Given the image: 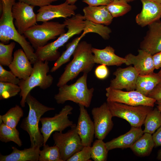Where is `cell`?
Here are the masks:
<instances>
[{
	"label": "cell",
	"instance_id": "6da1fadb",
	"mask_svg": "<svg viewBox=\"0 0 161 161\" xmlns=\"http://www.w3.org/2000/svg\"><path fill=\"white\" fill-rule=\"evenodd\" d=\"M2 14L0 18V40L4 44L10 40L18 43L22 47L32 64L38 60L33 48L24 35L18 32L13 22L12 7L16 0H0Z\"/></svg>",
	"mask_w": 161,
	"mask_h": 161
},
{
	"label": "cell",
	"instance_id": "7a4b0ae2",
	"mask_svg": "<svg viewBox=\"0 0 161 161\" xmlns=\"http://www.w3.org/2000/svg\"><path fill=\"white\" fill-rule=\"evenodd\" d=\"M85 20L84 16L80 13L65 18L63 23L67 29V31L60 35L53 42L36 49L35 53L38 60L43 61H56L61 56L58 49L72 36L83 31Z\"/></svg>",
	"mask_w": 161,
	"mask_h": 161
},
{
	"label": "cell",
	"instance_id": "3957f363",
	"mask_svg": "<svg viewBox=\"0 0 161 161\" xmlns=\"http://www.w3.org/2000/svg\"><path fill=\"white\" fill-rule=\"evenodd\" d=\"M92 45L85 41H80L73 55V58L64 68L57 86L58 87L76 78L80 72L88 74L95 63Z\"/></svg>",
	"mask_w": 161,
	"mask_h": 161
},
{
	"label": "cell",
	"instance_id": "277c9868",
	"mask_svg": "<svg viewBox=\"0 0 161 161\" xmlns=\"http://www.w3.org/2000/svg\"><path fill=\"white\" fill-rule=\"evenodd\" d=\"M26 103L29 107L28 116L22 120L20 127L28 134L31 143L30 147L43 145L44 138L38 127L41 117L46 112L53 110V107L43 104L30 93L27 97Z\"/></svg>",
	"mask_w": 161,
	"mask_h": 161
},
{
	"label": "cell",
	"instance_id": "5b68a950",
	"mask_svg": "<svg viewBox=\"0 0 161 161\" xmlns=\"http://www.w3.org/2000/svg\"><path fill=\"white\" fill-rule=\"evenodd\" d=\"M87 74L84 73L74 83L67 84L59 87L58 92L54 98L57 103L63 104L66 101H71L89 108L90 105L94 88H88L87 80Z\"/></svg>",
	"mask_w": 161,
	"mask_h": 161
},
{
	"label": "cell",
	"instance_id": "8992f818",
	"mask_svg": "<svg viewBox=\"0 0 161 161\" xmlns=\"http://www.w3.org/2000/svg\"><path fill=\"white\" fill-rule=\"evenodd\" d=\"M49 71L48 61L38 60L33 64L30 76L26 80L20 79L18 85L21 89L19 95L21 97L20 104L22 107L25 106L27 97L34 88L38 86L45 90L51 86L53 78L51 75L47 74Z\"/></svg>",
	"mask_w": 161,
	"mask_h": 161
},
{
	"label": "cell",
	"instance_id": "52a82bcc",
	"mask_svg": "<svg viewBox=\"0 0 161 161\" xmlns=\"http://www.w3.org/2000/svg\"><path fill=\"white\" fill-rule=\"evenodd\" d=\"M65 24L58 22L46 21L37 24L27 30L24 34L36 50L45 46L49 40L66 32Z\"/></svg>",
	"mask_w": 161,
	"mask_h": 161
},
{
	"label": "cell",
	"instance_id": "ba28073f",
	"mask_svg": "<svg viewBox=\"0 0 161 161\" xmlns=\"http://www.w3.org/2000/svg\"><path fill=\"white\" fill-rule=\"evenodd\" d=\"M113 117L126 120L131 127H141L148 114L153 107L140 105L132 106L116 102L106 101Z\"/></svg>",
	"mask_w": 161,
	"mask_h": 161
},
{
	"label": "cell",
	"instance_id": "9c48e42d",
	"mask_svg": "<svg viewBox=\"0 0 161 161\" xmlns=\"http://www.w3.org/2000/svg\"><path fill=\"white\" fill-rule=\"evenodd\" d=\"M73 109L72 106L66 105L54 116L41 118V127L40 131L43 137V145L46 144L53 132H61L67 127L71 128L76 125L69 119V115L72 114Z\"/></svg>",
	"mask_w": 161,
	"mask_h": 161
},
{
	"label": "cell",
	"instance_id": "30bf717a",
	"mask_svg": "<svg viewBox=\"0 0 161 161\" xmlns=\"http://www.w3.org/2000/svg\"><path fill=\"white\" fill-rule=\"evenodd\" d=\"M76 126L71 127V129L65 133L55 131L53 134L54 145L58 147L63 161H67L84 147L77 132Z\"/></svg>",
	"mask_w": 161,
	"mask_h": 161
},
{
	"label": "cell",
	"instance_id": "8fae6325",
	"mask_svg": "<svg viewBox=\"0 0 161 161\" xmlns=\"http://www.w3.org/2000/svg\"><path fill=\"white\" fill-rule=\"evenodd\" d=\"M106 101L122 103L129 105H143L154 107L156 100L145 96L136 90L123 91L109 87L106 89Z\"/></svg>",
	"mask_w": 161,
	"mask_h": 161
},
{
	"label": "cell",
	"instance_id": "7c38bea8",
	"mask_svg": "<svg viewBox=\"0 0 161 161\" xmlns=\"http://www.w3.org/2000/svg\"><path fill=\"white\" fill-rule=\"evenodd\" d=\"M34 6L20 1L15 2L12 9L14 24L18 33L23 35L27 30L37 24V16L33 11Z\"/></svg>",
	"mask_w": 161,
	"mask_h": 161
},
{
	"label": "cell",
	"instance_id": "4fadbf2b",
	"mask_svg": "<svg viewBox=\"0 0 161 161\" xmlns=\"http://www.w3.org/2000/svg\"><path fill=\"white\" fill-rule=\"evenodd\" d=\"M91 113L94 120L95 137L97 139L103 140L114 126L112 120L113 116L106 102L99 107L93 108Z\"/></svg>",
	"mask_w": 161,
	"mask_h": 161
},
{
	"label": "cell",
	"instance_id": "5bb4252c",
	"mask_svg": "<svg viewBox=\"0 0 161 161\" xmlns=\"http://www.w3.org/2000/svg\"><path fill=\"white\" fill-rule=\"evenodd\" d=\"M77 9L75 5L69 4L66 1L59 5H45L37 10V21L44 22L55 18L70 17L76 14L75 11Z\"/></svg>",
	"mask_w": 161,
	"mask_h": 161
},
{
	"label": "cell",
	"instance_id": "9a60e30c",
	"mask_svg": "<svg viewBox=\"0 0 161 161\" xmlns=\"http://www.w3.org/2000/svg\"><path fill=\"white\" fill-rule=\"evenodd\" d=\"M115 78L110 81L109 87L127 91L135 90L136 82L139 75L134 66H130L125 68L119 67L113 73Z\"/></svg>",
	"mask_w": 161,
	"mask_h": 161
},
{
	"label": "cell",
	"instance_id": "2e32d148",
	"mask_svg": "<svg viewBox=\"0 0 161 161\" xmlns=\"http://www.w3.org/2000/svg\"><path fill=\"white\" fill-rule=\"evenodd\" d=\"M80 114L76 129L83 145L91 146L95 134L93 122L84 106L78 105Z\"/></svg>",
	"mask_w": 161,
	"mask_h": 161
},
{
	"label": "cell",
	"instance_id": "e0dca14e",
	"mask_svg": "<svg viewBox=\"0 0 161 161\" xmlns=\"http://www.w3.org/2000/svg\"><path fill=\"white\" fill-rule=\"evenodd\" d=\"M138 54L135 55L131 53L127 54L125 57L127 65H133L140 75H145L154 72L155 69L152 55L142 49L138 50Z\"/></svg>",
	"mask_w": 161,
	"mask_h": 161
},
{
	"label": "cell",
	"instance_id": "ac0fdd59",
	"mask_svg": "<svg viewBox=\"0 0 161 161\" xmlns=\"http://www.w3.org/2000/svg\"><path fill=\"white\" fill-rule=\"evenodd\" d=\"M140 0L143 7L136 17L137 23L143 27L159 20L161 17V4L152 0Z\"/></svg>",
	"mask_w": 161,
	"mask_h": 161
},
{
	"label": "cell",
	"instance_id": "d6986e66",
	"mask_svg": "<svg viewBox=\"0 0 161 161\" xmlns=\"http://www.w3.org/2000/svg\"><path fill=\"white\" fill-rule=\"evenodd\" d=\"M148 26L149 30L140 48L153 55L161 51V22L159 20Z\"/></svg>",
	"mask_w": 161,
	"mask_h": 161
},
{
	"label": "cell",
	"instance_id": "ffe728a7",
	"mask_svg": "<svg viewBox=\"0 0 161 161\" xmlns=\"http://www.w3.org/2000/svg\"><path fill=\"white\" fill-rule=\"evenodd\" d=\"M31 64L23 49H18L14 52L12 61L8 66L17 77L26 80L32 72Z\"/></svg>",
	"mask_w": 161,
	"mask_h": 161
},
{
	"label": "cell",
	"instance_id": "44dd1931",
	"mask_svg": "<svg viewBox=\"0 0 161 161\" xmlns=\"http://www.w3.org/2000/svg\"><path fill=\"white\" fill-rule=\"evenodd\" d=\"M143 133L141 127H131L126 133L106 142L107 149L109 151L115 148H130Z\"/></svg>",
	"mask_w": 161,
	"mask_h": 161
},
{
	"label": "cell",
	"instance_id": "7402d4cb",
	"mask_svg": "<svg viewBox=\"0 0 161 161\" xmlns=\"http://www.w3.org/2000/svg\"><path fill=\"white\" fill-rule=\"evenodd\" d=\"M92 51L95 64L119 66L125 64L126 61L125 58L117 55L114 49L110 46H106L102 49L92 47Z\"/></svg>",
	"mask_w": 161,
	"mask_h": 161
},
{
	"label": "cell",
	"instance_id": "603a6c76",
	"mask_svg": "<svg viewBox=\"0 0 161 161\" xmlns=\"http://www.w3.org/2000/svg\"><path fill=\"white\" fill-rule=\"evenodd\" d=\"M83 12L85 20L106 25L110 24L113 18L106 5L88 6L83 8Z\"/></svg>",
	"mask_w": 161,
	"mask_h": 161
},
{
	"label": "cell",
	"instance_id": "cb8c5ba5",
	"mask_svg": "<svg viewBox=\"0 0 161 161\" xmlns=\"http://www.w3.org/2000/svg\"><path fill=\"white\" fill-rule=\"evenodd\" d=\"M40 147L38 146L20 150L12 147V152L10 154H0V161H38Z\"/></svg>",
	"mask_w": 161,
	"mask_h": 161
},
{
	"label": "cell",
	"instance_id": "d4e9b609",
	"mask_svg": "<svg viewBox=\"0 0 161 161\" xmlns=\"http://www.w3.org/2000/svg\"><path fill=\"white\" fill-rule=\"evenodd\" d=\"M161 76L154 72L145 75H139L136 82V90L147 96L159 83Z\"/></svg>",
	"mask_w": 161,
	"mask_h": 161
},
{
	"label": "cell",
	"instance_id": "484cf974",
	"mask_svg": "<svg viewBox=\"0 0 161 161\" xmlns=\"http://www.w3.org/2000/svg\"><path fill=\"white\" fill-rule=\"evenodd\" d=\"M154 147L152 134L144 133L130 148L136 155L144 157L149 155Z\"/></svg>",
	"mask_w": 161,
	"mask_h": 161
},
{
	"label": "cell",
	"instance_id": "4316f807",
	"mask_svg": "<svg viewBox=\"0 0 161 161\" xmlns=\"http://www.w3.org/2000/svg\"><path fill=\"white\" fill-rule=\"evenodd\" d=\"M86 34L84 32L79 37L75 38L66 45V49L55 62L50 71L54 72L59 69L63 65L69 61L81 39Z\"/></svg>",
	"mask_w": 161,
	"mask_h": 161
},
{
	"label": "cell",
	"instance_id": "83f0119b",
	"mask_svg": "<svg viewBox=\"0 0 161 161\" xmlns=\"http://www.w3.org/2000/svg\"><path fill=\"white\" fill-rule=\"evenodd\" d=\"M144 133L153 134L161 126V111L156 107L147 114L144 124Z\"/></svg>",
	"mask_w": 161,
	"mask_h": 161
},
{
	"label": "cell",
	"instance_id": "f1b7e54d",
	"mask_svg": "<svg viewBox=\"0 0 161 161\" xmlns=\"http://www.w3.org/2000/svg\"><path fill=\"white\" fill-rule=\"evenodd\" d=\"M24 112L22 108L16 105L10 108L4 114L0 116L3 122L7 126L16 128L20 119L23 116Z\"/></svg>",
	"mask_w": 161,
	"mask_h": 161
},
{
	"label": "cell",
	"instance_id": "f546056e",
	"mask_svg": "<svg viewBox=\"0 0 161 161\" xmlns=\"http://www.w3.org/2000/svg\"><path fill=\"white\" fill-rule=\"evenodd\" d=\"M19 133L16 128L10 127L3 122L0 126V140L1 141L7 143L12 141L20 147L22 143L19 137Z\"/></svg>",
	"mask_w": 161,
	"mask_h": 161
},
{
	"label": "cell",
	"instance_id": "4dcf8cb0",
	"mask_svg": "<svg viewBox=\"0 0 161 161\" xmlns=\"http://www.w3.org/2000/svg\"><path fill=\"white\" fill-rule=\"evenodd\" d=\"M83 32L86 34L90 32L96 33L103 39L108 40L110 37V34L112 32V30L109 27L103 24L85 20Z\"/></svg>",
	"mask_w": 161,
	"mask_h": 161
},
{
	"label": "cell",
	"instance_id": "1f68e13d",
	"mask_svg": "<svg viewBox=\"0 0 161 161\" xmlns=\"http://www.w3.org/2000/svg\"><path fill=\"white\" fill-rule=\"evenodd\" d=\"M113 18L122 16L131 10V6L124 0H115L111 1L106 6Z\"/></svg>",
	"mask_w": 161,
	"mask_h": 161
},
{
	"label": "cell",
	"instance_id": "d6a6232c",
	"mask_svg": "<svg viewBox=\"0 0 161 161\" xmlns=\"http://www.w3.org/2000/svg\"><path fill=\"white\" fill-rule=\"evenodd\" d=\"M43 146V149L40 151L38 161H63L57 146H50L46 144Z\"/></svg>",
	"mask_w": 161,
	"mask_h": 161
},
{
	"label": "cell",
	"instance_id": "836d02e7",
	"mask_svg": "<svg viewBox=\"0 0 161 161\" xmlns=\"http://www.w3.org/2000/svg\"><path fill=\"white\" fill-rule=\"evenodd\" d=\"M91 158L95 161H106L107 159L108 151L106 143L103 140L97 139L93 144Z\"/></svg>",
	"mask_w": 161,
	"mask_h": 161
},
{
	"label": "cell",
	"instance_id": "e575fe53",
	"mask_svg": "<svg viewBox=\"0 0 161 161\" xmlns=\"http://www.w3.org/2000/svg\"><path fill=\"white\" fill-rule=\"evenodd\" d=\"M16 45L14 42L5 44L0 43V64L4 66H8L11 63L13 59L12 52Z\"/></svg>",
	"mask_w": 161,
	"mask_h": 161
},
{
	"label": "cell",
	"instance_id": "d590c367",
	"mask_svg": "<svg viewBox=\"0 0 161 161\" xmlns=\"http://www.w3.org/2000/svg\"><path fill=\"white\" fill-rule=\"evenodd\" d=\"M21 91L18 84L0 81V100L7 99L16 95Z\"/></svg>",
	"mask_w": 161,
	"mask_h": 161
},
{
	"label": "cell",
	"instance_id": "8d00e7d4",
	"mask_svg": "<svg viewBox=\"0 0 161 161\" xmlns=\"http://www.w3.org/2000/svg\"><path fill=\"white\" fill-rule=\"evenodd\" d=\"M91 146H84L67 160V161H88L91 158Z\"/></svg>",
	"mask_w": 161,
	"mask_h": 161
},
{
	"label": "cell",
	"instance_id": "74e56055",
	"mask_svg": "<svg viewBox=\"0 0 161 161\" xmlns=\"http://www.w3.org/2000/svg\"><path fill=\"white\" fill-rule=\"evenodd\" d=\"M20 80L10 71L6 70L0 64V81L18 84Z\"/></svg>",
	"mask_w": 161,
	"mask_h": 161
},
{
	"label": "cell",
	"instance_id": "f35d334b",
	"mask_svg": "<svg viewBox=\"0 0 161 161\" xmlns=\"http://www.w3.org/2000/svg\"><path fill=\"white\" fill-rule=\"evenodd\" d=\"M109 74V70L106 66L104 64H100L96 68L95 74L96 77L101 80L104 79L108 76Z\"/></svg>",
	"mask_w": 161,
	"mask_h": 161
},
{
	"label": "cell",
	"instance_id": "ab89813d",
	"mask_svg": "<svg viewBox=\"0 0 161 161\" xmlns=\"http://www.w3.org/2000/svg\"><path fill=\"white\" fill-rule=\"evenodd\" d=\"M29 5L40 7L50 4L52 2L64 0H17Z\"/></svg>",
	"mask_w": 161,
	"mask_h": 161
},
{
	"label": "cell",
	"instance_id": "60d3db41",
	"mask_svg": "<svg viewBox=\"0 0 161 161\" xmlns=\"http://www.w3.org/2000/svg\"><path fill=\"white\" fill-rule=\"evenodd\" d=\"M147 97L154 99L156 101H161V83L157 85Z\"/></svg>",
	"mask_w": 161,
	"mask_h": 161
},
{
	"label": "cell",
	"instance_id": "b9f144b4",
	"mask_svg": "<svg viewBox=\"0 0 161 161\" xmlns=\"http://www.w3.org/2000/svg\"><path fill=\"white\" fill-rule=\"evenodd\" d=\"M82 1L91 6L107 5L111 1V0H82Z\"/></svg>",
	"mask_w": 161,
	"mask_h": 161
},
{
	"label": "cell",
	"instance_id": "7bdbcfd3",
	"mask_svg": "<svg viewBox=\"0 0 161 161\" xmlns=\"http://www.w3.org/2000/svg\"><path fill=\"white\" fill-rule=\"evenodd\" d=\"M152 135L155 144V147L161 146V126Z\"/></svg>",
	"mask_w": 161,
	"mask_h": 161
},
{
	"label": "cell",
	"instance_id": "ee69618b",
	"mask_svg": "<svg viewBox=\"0 0 161 161\" xmlns=\"http://www.w3.org/2000/svg\"><path fill=\"white\" fill-rule=\"evenodd\" d=\"M152 58L155 69L161 68V51L152 55Z\"/></svg>",
	"mask_w": 161,
	"mask_h": 161
},
{
	"label": "cell",
	"instance_id": "f6af8a7d",
	"mask_svg": "<svg viewBox=\"0 0 161 161\" xmlns=\"http://www.w3.org/2000/svg\"><path fill=\"white\" fill-rule=\"evenodd\" d=\"M157 158L158 160L161 161V149L159 150L157 152Z\"/></svg>",
	"mask_w": 161,
	"mask_h": 161
},
{
	"label": "cell",
	"instance_id": "bcb514c9",
	"mask_svg": "<svg viewBox=\"0 0 161 161\" xmlns=\"http://www.w3.org/2000/svg\"><path fill=\"white\" fill-rule=\"evenodd\" d=\"M66 1L69 4H75L77 0H66Z\"/></svg>",
	"mask_w": 161,
	"mask_h": 161
},
{
	"label": "cell",
	"instance_id": "7dc6e473",
	"mask_svg": "<svg viewBox=\"0 0 161 161\" xmlns=\"http://www.w3.org/2000/svg\"><path fill=\"white\" fill-rule=\"evenodd\" d=\"M155 103L157 105V107L161 111V101H156Z\"/></svg>",
	"mask_w": 161,
	"mask_h": 161
},
{
	"label": "cell",
	"instance_id": "c3c4849f",
	"mask_svg": "<svg viewBox=\"0 0 161 161\" xmlns=\"http://www.w3.org/2000/svg\"><path fill=\"white\" fill-rule=\"evenodd\" d=\"M155 2L161 4V0H152Z\"/></svg>",
	"mask_w": 161,
	"mask_h": 161
},
{
	"label": "cell",
	"instance_id": "681fc988",
	"mask_svg": "<svg viewBox=\"0 0 161 161\" xmlns=\"http://www.w3.org/2000/svg\"><path fill=\"white\" fill-rule=\"evenodd\" d=\"M111 1H114V0H111ZM126 1H127L128 2H131V1H133L135 0H124Z\"/></svg>",
	"mask_w": 161,
	"mask_h": 161
},
{
	"label": "cell",
	"instance_id": "f907efd6",
	"mask_svg": "<svg viewBox=\"0 0 161 161\" xmlns=\"http://www.w3.org/2000/svg\"><path fill=\"white\" fill-rule=\"evenodd\" d=\"M158 73L159 75H160L161 76V68H160V71Z\"/></svg>",
	"mask_w": 161,
	"mask_h": 161
}]
</instances>
